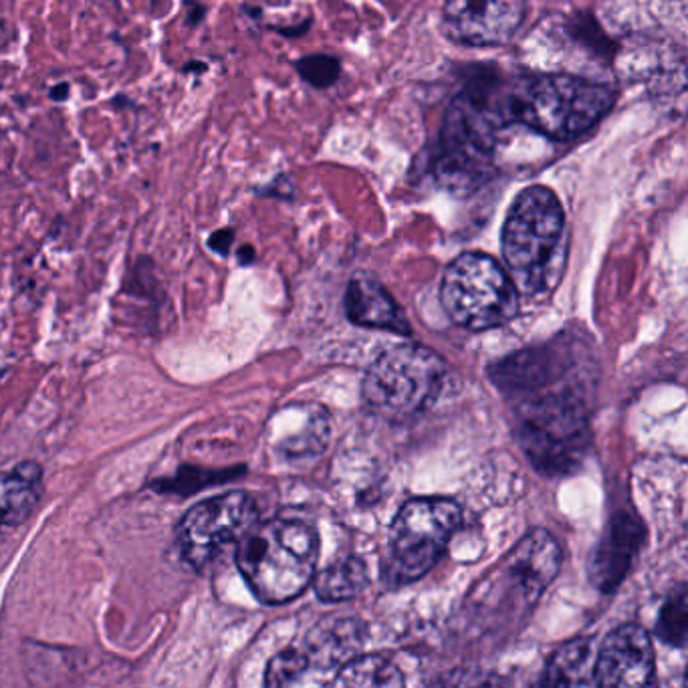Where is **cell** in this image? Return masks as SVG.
Returning a JSON list of instances; mask_svg holds the SVG:
<instances>
[{"label":"cell","mask_w":688,"mask_h":688,"mask_svg":"<svg viewBox=\"0 0 688 688\" xmlns=\"http://www.w3.org/2000/svg\"><path fill=\"white\" fill-rule=\"evenodd\" d=\"M257 521V505L247 493L235 491L194 505L176 527V545L192 569L210 565L228 545L237 543Z\"/></svg>","instance_id":"cell-9"},{"label":"cell","mask_w":688,"mask_h":688,"mask_svg":"<svg viewBox=\"0 0 688 688\" xmlns=\"http://www.w3.org/2000/svg\"><path fill=\"white\" fill-rule=\"evenodd\" d=\"M497 101L475 91L456 95L446 109L436 178L456 194H473L493 172L495 130L501 126Z\"/></svg>","instance_id":"cell-5"},{"label":"cell","mask_w":688,"mask_h":688,"mask_svg":"<svg viewBox=\"0 0 688 688\" xmlns=\"http://www.w3.org/2000/svg\"><path fill=\"white\" fill-rule=\"evenodd\" d=\"M515 436L537 473L573 475L592 444L586 404L571 384L527 392L515 410Z\"/></svg>","instance_id":"cell-3"},{"label":"cell","mask_w":688,"mask_h":688,"mask_svg":"<svg viewBox=\"0 0 688 688\" xmlns=\"http://www.w3.org/2000/svg\"><path fill=\"white\" fill-rule=\"evenodd\" d=\"M360 626L356 622H333L329 626L315 628L301 652L309 662V670L313 668H333L341 660L352 656V652L360 646Z\"/></svg>","instance_id":"cell-17"},{"label":"cell","mask_w":688,"mask_h":688,"mask_svg":"<svg viewBox=\"0 0 688 688\" xmlns=\"http://www.w3.org/2000/svg\"><path fill=\"white\" fill-rule=\"evenodd\" d=\"M461 521V507L450 499L408 501L390 531V576L398 584L422 578L440 561Z\"/></svg>","instance_id":"cell-8"},{"label":"cell","mask_w":688,"mask_h":688,"mask_svg":"<svg viewBox=\"0 0 688 688\" xmlns=\"http://www.w3.org/2000/svg\"><path fill=\"white\" fill-rule=\"evenodd\" d=\"M239 257H241V263H251L255 257V251L251 247H245V249H241Z\"/></svg>","instance_id":"cell-28"},{"label":"cell","mask_w":688,"mask_h":688,"mask_svg":"<svg viewBox=\"0 0 688 688\" xmlns=\"http://www.w3.org/2000/svg\"><path fill=\"white\" fill-rule=\"evenodd\" d=\"M309 662L301 648H287L279 652L267 666L265 684L267 686H293L305 682L309 674Z\"/></svg>","instance_id":"cell-21"},{"label":"cell","mask_w":688,"mask_h":688,"mask_svg":"<svg viewBox=\"0 0 688 688\" xmlns=\"http://www.w3.org/2000/svg\"><path fill=\"white\" fill-rule=\"evenodd\" d=\"M545 686H592L596 684V648L588 638L563 644L549 660L541 678Z\"/></svg>","instance_id":"cell-16"},{"label":"cell","mask_w":688,"mask_h":688,"mask_svg":"<svg viewBox=\"0 0 688 688\" xmlns=\"http://www.w3.org/2000/svg\"><path fill=\"white\" fill-rule=\"evenodd\" d=\"M235 243V231L233 228H220V231L212 233L208 237V247L218 253V255H228V251H231V245Z\"/></svg>","instance_id":"cell-23"},{"label":"cell","mask_w":688,"mask_h":688,"mask_svg":"<svg viewBox=\"0 0 688 688\" xmlns=\"http://www.w3.org/2000/svg\"><path fill=\"white\" fill-rule=\"evenodd\" d=\"M368 588V569L358 557H343L327 565L315 580V592L323 602H343Z\"/></svg>","instance_id":"cell-18"},{"label":"cell","mask_w":688,"mask_h":688,"mask_svg":"<svg viewBox=\"0 0 688 688\" xmlns=\"http://www.w3.org/2000/svg\"><path fill=\"white\" fill-rule=\"evenodd\" d=\"M446 366L424 346L402 343L376 358L364 378V402L384 418L406 420L426 410L442 390Z\"/></svg>","instance_id":"cell-6"},{"label":"cell","mask_w":688,"mask_h":688,"mask_svg":"<svg viewBox=\"0 0 688 688\" xmlns=\"http://www.w3.org/2000/svg\"><path fill=\"white\" fill-rule=\"evenodd\" d=\"M297 71L313 87H327L339 77V61L329 55H311L297 61Z\"/></svg>","instance_id":"cell-22"},{"label":"cell","mask_w":688,"mask_h":688,"mask_svg":"<svg viewBox=\"0 0 688 688\" xmlns=\"http://www.w3.org/2000/svg\"><path fill=\"white\" fill-rule=\"evenodd\" d=\"M561 565L557 541L545 529H533L507 557L505 576L511 580L521 600L533 604L555 580Z\"/></svg>","instance_id":"cell-13"},{"label":"cell","mask_w":688,"mask_h":688,"mask_svg":"<svg viewBox=\"0 0 688 688\" xmlns=\"http://www.w3.org/2000/svg\"><path fill=\"white\" fill-rule=\"evenodd\" d=\"M652 676L654 650L642 626L616 628L596 652V684L600 686H646Z\"/></svg>","instance_id":"cell-11"},{"label":"cell","mask_w":688,"mask_h":688,"mask_svg":"<svg viewBox=\"0 0 688 688\" xmlns=\"http://www.w3.org/2000/svg\"><path fill=\"white\" fill-rule=\"evenodd\" d=\"M503 259L517 291L539 299L561 281L567 261V226L559 198L547 186H529L503 224Z\"/></svg>","instance_id":"cell-1"},{"label":"cell","mask_w":688,"mask_h":688,"mask_svg":"<svg viewBox=\"0 0 688 688\" xmlns=\"http://www.w3.org/2000/svg\"><path fill=\"white\" fill-rule=\"evenodd\" d=\"M346 313L362 327L390 329L396 333H410L400 307L394 303L390 293L372 275L358 273L346 291Z\"/></svg>","instance_id":"cell-14"},{"label":"cell","mask_w":688,"mask_h":688,"mask_svg":"<svg viewBox=\"0 0 688 688\" xmlns=\"http://www.w3.org/2000/svg\"><path fill=\"white\" fill-rule=\"evenodd\" d=\"M113 107H116L118 111H124V109H132L136 103H134V99H130L128 95H124V93H120V95H113L111 97V101H109Z\"/></svg>","instance_id":"cell-26"},{"label":"cell","mask_w":688,"mask_h":688,"mask_svg":"<svg viewBox=\"0 0 688 688\" xmlns=\"http://www.w3.org/2000/svg\"><path fill=\"white\" fill-rule=\"evenodd\" d=\"M41 499V469L23 463L0 473V541L17 531L35 511Z\"/></svg>","instance_id":"cell-15"},{"label":"cell","mask_w":688,"mask_h":688,"mask_svg":"<svg viewBox=\"0 0 688 688\" xmlns=\"http://www.w3.org/2000/svg\"><path fill=\"white\" fill-rule=\"evenodd\" d=\"M440 299L452 321L471 331L501 327L519 311L509 273L483 253H465L446 267Z\"/></svg>","instance_id":"cell-7"},{"label":"cell","mask_w":688,"mask_h":688,"mask_svg":"<svg viewBox=\"0 0 688 688\" xmlns=\"http://www.w3.org/2000/svg\"><path fill=\"white\" fill-rule=\"evenodd\" d=\"M333 686H352V688H370V686H402L404 676L390 660L382 656H360L348 660L331 680Z\"/></svg>","instance_id":"cell-19"},{"label":"cell","mask_w":688,"mask_h":688,"mask_svg":"<svg viewBox=\"0 0 688 688\" xmlns=\"http://www.w3.org/2000/svg\"><path fill=\"white\" fill-rule=\"evenodd\" d=\"M525 15L527 0H446L442 29L454 43L499 47L517 35Z\"/></svg>","instance_id":"cell-10"},{"label":"cell","mask_w":688,"mask_h":688,"mask_svg":"<svg viewBox=\"0 0 688 688\" xmlns=\"http://www.w3.org/2000/svg\"><path fill=\"white\" fill-rule=\"evenodd\" d=\"M184 7H186V27L190 29H196L204 23L206 19V13H208V7L198 3V0H184Z\"/></svg>","instance_id":"cell-24"},{"label":"cell","mask_w":688,"mask_h":688,"mask_svg":"<svg viewBox=\"0 0 688 688\" xmlns=\"http://www.w3.org/2000/svg\"><path fill=\"white\" fill-rule=\"evenodd\" d=\"M180 71H182V73H192V71L204 73V71H208V67H206V63H194V61H190V63H186Z\"/></svg>","instance_id":"cell-27"},{"label":"cell","mask_w":688,"mask_h":688,"mask_svg":"<svg viewBox=\"0 0 688 688\" xmlns=\"http://www.w3.org/2000/svg\"><path fill=\"white\" fill-rule=\"evenodd\" d=\"M688 630V602H686V588L680 586L676 592L670 594L666 604L660 610L656 622V636L670 646H684Z\"/></svg>","instance_id":"cell-20"},{"label":"cell","mask_w":688,"mask_h":688,"mask_svg":"<svg viewBox=\"0 0 688 688\" xmlns=\"http://www.w3.org/2000/svg\"><path fill=\"white\" fill-rule=\"evenodd\" d=\"M644 527L632 511H618L612 515L598 547L590 555V580L592 584L610 594L628 576L636 557L642 551Z\"/></svg>","instance_id":"cell-12"},{"label":"cell","mask_w":688,"mask_h":688,"mask_svg":"<svg viewBox=\"0 0 688 688\" xmlns=\"http://www.w3.org/2000/svg\"><path fill=\"white\" fill-rule=\"evenodd\" d=\"M237 543V565L263 604L291 602L311 586L319 539L303 521L253 523Z\"/></svg>","instance_id":"cell-4"},{"label":"cell","mask_w":688,"mask_h":688,"mask_svg":"<svg viewBox=\"0 0 688 688\" xmlns=\"http://www.w3.org/2000/svg\"><path fill=\"white\" fill-rule=\"evenodd\" d=\"M69 91H71V83L61 81V83H57V85H53V87L49 89V97H51V101H55V103H63V101L69 97Z\"/></svg>","instance_id":"cell-25"},{"label":"cell","mask_w":688,"mask_h":688,"mask_svg":"<svg viewBox=\"0 0 688 688\" xmlns=\"http://www.w3.org/2000/svg\"><path fill=\"white\" fill-rule=\"evenodd\" d=\"M616 93L578 75L543 73L523 79L497 101L503 124L519 122L551 140H576L612 109Z\"/></svg>","instance_id":"cell-2"}]
</instances>
